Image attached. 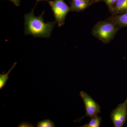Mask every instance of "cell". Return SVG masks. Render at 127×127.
I'll return each mask as SVG.
<instances>
[{
	"mask_svg": "<svg viewBox=\"0 0 127 127\" xmlns=\"http://www.w3.org/2000/svg\"><path fill=\"white\" fill-rule=\"evenodd\" d=\"M43 11L40 15L34 16V9L24 15L25 22V35H32L34 37L48 38L51 34L53 28L56 22L45 23L43 16Z\"/></svg>",
	"mask_w": 127,
	"mask_h": 127,
	"instance_id": "1",
	"label": "cell"
},
{
	"mask_svg": "<svg viewBox=\"0 0 127 127\" xmlns=\"http://www.w3.org/2000/svg\"><path fill=\"white\" fill-rule=\"evenodd\" d=\"M120 28L113 22L107 20L98 22L94 26L92 34L104 43H108L114 38Z\"/></svg>",
	"mask_w": 127,
	"mask_h": 127,
	"instance_id": "2",
	"label": "cell"
},
{
	"mask_svg": "<svg viewBox=\"0 0 127 127\" xmlns=\"http://www.w3.org/2000/svg\"><path fill=\"white\" fill-rule=\"evenodd\" d=\"M53 12L56 22L58 26L65 24V19L67 13L70 11V7L64 0H54L48 1Z\"/></svg>",
	"mask_w": 127,
	"mask_h": 127,
	"instance_id": "3",
	"label": "cell"
},
{
	"mask_svg": "<svg viewBox=\"0 0 127 127\" xmlns=\"http://www.w3.org/2000/svg\"><path fill=\"white\" fill-rule=\"evenodd\" d=\"M79 95L82 99L84 104L86 114L84 117L79 119L74 120V122L80 123L86 117L92 118L101 113V107L100 105L95 101L92 98L84 91H81Z\"/></svg>",
	"mask_w": 127,
	"mask_h": 127,
	"instance_id": "4",
	"label": "cell"
},
{
	"mask_svg": "<svg viewBox=\"0 0 127 127\" xmlns=\"http://www.w3.org/2000/svg\"><path fill=\"white\" fill-rule=\"evenodd\" d=\"M110 117L114 127H124L127 121V98L111 112Z\"/></svg>",
	"mask_w": 127,
	"mask_h": 127,
	"instance_id": "5",
	"label": "cell"
},
{
	"mask_svg": "<svg viewBox=\"0 0 127 127\" xmlns=\"http://www.w3.org/2000/svg\"><path fill=\"white\" fill-rule=\"evenodd\" d=\"M95 3L94 1L82 0H71L70 2V11L77 12L82 11Z\"/></svg>",
	"mask_w": 127,
	"mask_h": 127,
	"instance_id": "6",
	"label": "cell"
},
{
	"mask_svg": "<svg viewBox=\"0 0 127 127\" xmlns=\"http://www.w3.org/2000/svg\"><path fill=\"white\" fill-rule=\"evenodd\" d=\"M108 19L113 22L120 28L127 27V12L123 14L112 15Z\"/></svg>",
	"mask_w": 127,
	"mask_h": 127,
	"instance_id": "7",
	"label": "cell"
},
{
	"mask_svg": "<svg viewBox=\"0 0 127 127\" xmlns=\"http://www.w3.org/2000/svg\"><path fill=\"white\" fill-rule=\"evenodd\" d=\"M112 15L123 14L127 12V0H118L109 10Z\"/></svg>",
	"mask_w": 127,
	"mask_h": 127,
	"instance_id": "8",
	"label": "cell"
},
{
	"mask_svg": "<svg viewBox=\"0 0 127 127\" xmlns=\"http://www.w3.org/2000/svg\"><path fill=\"white\" fill-rule=\"evenodd\" d=\"M17 63H15L10 69L6 73L2 72V74H0V90H1L5 86L6 82L9 79V75L11 72L13 70L14 67L16 66Z\"/></svg>",
	"mask_w": 127,
	"mask_h": 127,
	"instance_id": "9",
	"label": "cell"
},
{
	"mask_svg": "<svg viewBox=\"0 0 127 127\" xmlns=\"http://www.w3.org/2000/svg\"><path fill=\"white\" fill-rule=\"evenodd\" d=\"M102 118L97 116L91 118L90 122L80 127H99L102 122Z\"/></svg>",
	"mask_w": 127,
	"mask_h": 127,
	"instance_id": "10",
	"label": "cell"
},
{
	"mask_svg": "<svg viewBox=\"0 0 127 127\" xmlns=\"http://www.w3.org/2000/svg\"><path fill=\"white\" fill-rule=\"evenodd\" d=\"M54 123L49 119H45L37 123V127H55Z\"/></svg>",
	"mask_w": 127,
	"mask_h": 127,
	"instance_id": "11",
	"label": "cell"
},
{
	"mask_svg": "<svg viewBox=\"0 0 127 127\" xmlns=\"http://www.w3.org/2000/svg\"><path fill=\"white\" fill-rule=\"evenodd\" d=\"M108 7L109 10L113 7L118 0H103Z\"/></svg>",
	"mask_w": 127,
	"mask_h": 127,
	"instance_id": "12",
	"label": "cell"
},
{
	"mask_svg": "<svg viewBox=\"0 0 127 127\" xmlns=\"http://www.w3.org/2000/svg\"><path fill=\"white\" fill-rule=\"evenodd\" d=\"M18 127H34L31 123H30L23 122L20 123L18 125Z\"/></svg>",
	"mask_w": 127,
	"mask_h": 127,
	"instance_id": "13",
	"label": "cell"
},
{
	"mask_svg": "<svg viewBox=\"0 0 127 127\" xmlns=\"http://www.w3.org/2000/svg\"><path fill=\"white\" fill-rule=\"evenodd\" d=\"M10 1L16 6H20V0H8Z\"/></svg>",
	"mask_w": 127,
	"mask_h": 127,
	"instance_id": "14",
	"label": "cell"
},
{
	"mask_svg": "<svg viewBox=\"0 0 127 127\" xmlns=\"http://www.w3.org/2000/svg\"><path fill=\"white\" fill-rule=\"evenodd\" d=\"M86 0L89 1H94L95 2H99V1H102V0Z\"/></svg>",
	"mask_w": 127,
	"mask_h": 127,
	"instance_id": "15",
	"label": "cell"
},
{
	"mask_svg": "<svg viewBox=\"0 0 127 127\" xmlns=\"http://www.w3.org/2000/svg\"><path fill=\"white\" fill-rule=\"evenodd\" d=\"M42 0L46 1H48V0H37V2H38V1H42Z\"/></svg>",
	"mask_w": 127,
	"mask_h": 127,
	"instance_id": "16",
	"label": "cell"
},
{
	"mask_svg": "<svg viewBox=\"0 0 127 127\" xmlns=\"http://www.w3.org/2000/svg\"><path fill=\"white\" fill-rule=\"evenodd\" d=\"M102 1H103V0H102Z\"/></svg>",
	"mask_w": 127,
	"mask_h": 127,
	"instance_id": "17",
	"label": "cell"
}]
</instances>
